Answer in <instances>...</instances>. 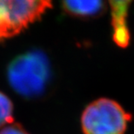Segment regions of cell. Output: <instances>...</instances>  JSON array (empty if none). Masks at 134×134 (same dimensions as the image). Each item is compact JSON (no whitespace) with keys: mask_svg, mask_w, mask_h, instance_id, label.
<instances>
[{"mask_svg":"<svg viewBox=\"0 0 134 134\" xmlns=\"http://www.w3.org/2000/svg\"><path fill=\"white\" fill-rule=\"evenodd\" d=\"M52 7V0H0V43L22 33Z\"/></svg>","mask_w":134,"mask_h":134,"instance_id":"7a4b0ae2","label":"cell"},{"mask_svg":"<svg viewBox=\"0 0 134 134\" xmlns=\"http://www.w3.org/2000/svg\"><path fill=\"white\" fill-rule=\"evenodd\" d=\"M13 104L6 94L0 91V127L12 124Z\"/></svg>","mask_w":134,"mask_h":134,"instance_id":"8992f818","label":"cell"},{"mask_svg":"<svg viewBox=\"0 0 134 134\" xmlns=\"http://www.w3.org/2000/svg\"><path fill=\"white\" fill-rule=\"evenodd\" d=\"M0 134H29L24 128L18 124L7 125L0 132Z\"/></svg>","mask_w":134,"mask_h":134,"instance_id":"52a82bcc","label":"cell"},{"mask_svg":"<svg viewBox=\"0 0 134 134\" xmlns=\"http://www.w3.org/2000/svg\"><path fill=\"white\" fill-rule=\"evenodd\" d=\"M6 76L10 86L21 97H39L46 89L51 79L49 60L41 51H28L10 61Z\"/></svg>","mask_w":134,"mask_h":134,"instance_id":"6da1fadb","label":"cell"},{"mask_svg":"<svg viewBox=\"0 0 134 134\" xmlns=\"http://www.w3.org/2000/svg\"><path fill=\"white\" fill-rule=\"evenodd\" d=\"M132 115L116 101L98 98L88 104L81 116L84 134H125Z\"/></svg>","mask_w":134,"mask_h":134,"instance_id":"3957f363","label":"cell"},{"mask_svg":"<svg viewBox=\"0 0 134 134\" xmlns=\"http://www.w3.org/2000/svg\"><path fill=\"white\" fill-rule=\"evenodd\" d=\"M134 0H108L111 7L112 38L119 47L125 48L130 43V31L127 25L128 10Z\"/></svg>","mask_w":134,"mask_h":134,"instance_id":"277c9868","label":"cell"},{"mask_svg":"<svg viewBox=\"0 0 134 134\" xmlns=\"http://www.w3.org/2000/svg\"><path fill=\"white\" fill-rule=\"evenodd\" d=\"M102 4V0H63L64 8L67 12L83 17L97 14Z\"/></svg>","mask_w":134,"mask_h":134,"instance_id":"5b68a950","label":"cell"}]
</instances>
